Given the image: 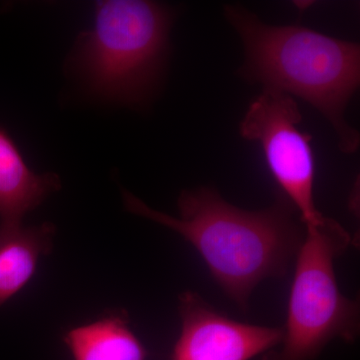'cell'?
<instances>
[{"label": "cell", "instance_id": "obj_1", "mask_svg": "<svg viewBox=\"0 0 360 360\" xmlns=\"http://www.w3.org/2000/svg\"><path fill=\"white\" fill-rule=\"evenodd\" d=\"M122 198L127 212L191 243L224 292L243 309L260 281L286 274L304 238L286 196L269 208L250 212L227 202L215 189L184 191L177 201L179 217L153 210L129 191H123Z\"/></svg>", "mask_w": 360, "mask_h": 360}, {"label": "cell", "instance_id": "obj_9", "mask_svg": "<svg viewBox=\"0 0 360 360\" xmlns=\"http://www.w3.org/2000/svg\"><path fill=\"white\" fill-rule=\"evenodd\" d=\"M63 342L73 360H148L124 309L112 310L96 321L71 328L63 335Z\"/></svg>", "mask_w": 360, "mask_h": 360}, {"label": "cell", "instance_id": "obj_5", "mask_svg": "<svg viewBox=\"0 0 360 360\" xmlns=\"http://www.w3.org/2000/svg\"><path fill=\"white\" fill-rule=\"evenodd\" d=\"M302 120L292 96L264 89L248 106L239 132L262 146L270 172L307 225L317 224L324 215L314 203L311 136L297 129Z\"/></svg>", "mask_w": 360, "mask_h": 360}, {"label": "cell", "instance_id": "obj_8", "mask_svg": "<svg viewBox=\"0 0 360 360\" xmlns=\"http://www.w3.org/2000/svg\"><path fill=\"white\" fill-rule=\"evenodd\" d=\"M56 227L0 225V307L30 283L40 258L53 250Z\"/></svg>", "mask_w": 360, "mask_h": 360}, {"label": "cell", "instance_id": "obj_4", "mask_svg": "<svg viewBox=\"0 0 360 360\" xmlns=\"http://www.w3.org/2000/svg\"><path fill=\"white\" fill-rule=\"evenodd\" d=\"M305 226L307 234L296 255L283 345L270 350L264 360H312L329 341L354 342L359 335V302L340 292L333 269L335 258L350 245V234L326 217Z\"/></svg>", "mask_w": 360, "mask_h": 360}, {"label": "cell", "instance_id": "obj_2", "mask_svg": "<svg viewBox=\"0 0 360 360\" xmlns=\"http://www.w3.org/2000/svg\"><path fill=\"white\" fill-rule=\"evenodd\" d=\"M224 14L245 51L243 77L307 101L333 124L342 153L359 148V134L345 118L360 82V47L302 26L262 22L245 7L226 6Z\"/></svg>", "mask_w": 360, "mask_h": 360}, {"label": "cell", "instance_id": "obj_7", "mask_svg": "<svg viewBox=\"0 0 360 360\" xmlns=\"http://www.w3.org/2000/svg\"><path fill=\"white\" fill-rule=\"evenodd\" d=\"M60 187L58 174L30 169L11 135L0 127V225L22 224L28 212Z\"/></svg>", "mask_w": 360, "mask_h": 360}, {"label": "cell", "instance_id": "obj_3", "mask_svg": "<svg viewBox=\"0 0 360 360\" xmlns=\"http://www.w3.org/2000/svg\"><path fill=\"white\" fill-rule=\"evenodd\" d=\"M170 22L169 13L156 2L97 1L94 26L72 52L73 68L97 96L139 103L160 77Z\"/></svg>", "mask_w": 360, "mask_h": 360}, {"label": "cell", "instance_id": "obj_6", "mask_svg": "<svg viewBox=\"0 0 360 360\" xmlns=\"http://www.w3.org/2000/svg\"><path fill=\"white\" fill-rule=\"evenodd\" d=\"M179 309L181 331L172 360H250L283 341V328L232 321L191 291L179 296Z\"/></svg>", "mask_w": 360, "mask_h": 360}]
</instances>
